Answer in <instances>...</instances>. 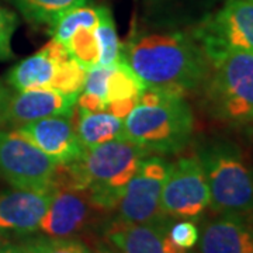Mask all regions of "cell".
<instances>
[{"label":"cell","instance_id":"1","mask_svg":"<svg viewBox=\"0 0 253 253\" xmlns=\"http://www.w3.org/2000/svg\"><path fill=\"white\" fill-rule=\"evenodd\" d=\"M120 61L146 87L184 96L203 86L210 59L194 36L177 30L135 31L121 44Z\"/></svg>","mask_w":253,"mask_h":253},{"label":"cell","instance_id":"2","mask_svg":"<svg viewBox=\"0 0 253 253\" xmlns=\"http://www.w3.org/2000/svg\"><path fill=\"white\" fill-rule=\"evenodd\" d=\"M146 156L142 148L126 138L84 148L79 161L58 165L54 189L86 190L100 208L114 211Z\"/></svg>","mask_w":253,"mask_h":253},{"label":"cell","instance_id":"3","mask_svg":"<svg viewBox=\"0 0 253 253\" xmlns=\"http://www.w3.org/2000/svg\"><path fill=\"white\" fill-rule=\"evenodd\" d=\"M126 138L148 155L181 152L194 132V116L184 96L161 90L156 103H138L124 118Z\"/></svg>","mask_w":253,"mask_h":253},{"label":"cell","instance_id":"4","mask_svg":"<svg viewBox=\"0 0 253 253\" xmlns=\"http://www.w3.org/2000/svg\"><path fill=\"white\" fill-rule=\"evenodd\" d=\"M210 189V207L217 214L253 218V168L242 149L214 139L197 151Z\"/></svg>","mask_w":253,"mask_h":253},{"label":"cell","instance_id":"5","mask_svg":"<svg viewBox=\"0 0 253 253\" xmlns=\"http://www.w3.org/2000/svg\"><path fill=\"white\" fill-rule=\"evenodd\" d=\"M203 93L207 111L214 118L236 126L252 123V52L228 51L210 59Z\"/></svg>","mask_w":253,"mask_h":253},{"label":"cell","instance_id":"6","mask_svg":"<svg viewBox=\"0 0 253 253\" xmlns=\"http://www.w3.org/2000/svg\"><path fill=\"white\" fill-rule=\"evenodd\" d=\"M58 163L17 131H0V174L13 189L51 191Z\"/></svg>","mask_w":253,"mask_h":253},{"label":"cell","instance_id":"7","mask_svg":"<svg viewBox=\"0 0 253 253\" xmlns=\"http://www.w3.org/2000/svg\"><path fill=\"white\" fill-rule=\"evenodd\" d=\"M208 59L228 51L253 54V0H225L194 30Z\"/></svg>","mask_w":253,"mask_h":253},{"label":"cell","instance_id":"8","mask_svg":"<svg viewBox=\"0 0 253 253\" xmlns=\"http://www.w3.org/2000/svg\"><path fill=\"white\" fill-rule=\"evenodd\" d=\"M172 162L165 156L148 155L118 201L117 218L135 224H165L173 221L161 207L163 183Z\"/></svg>","mask_w":253,"mask_h":253},{"label":"cell","instance_id":"9","mask_svg":"<svg viewBox=\"0 0 253 253\" xmlns=\"http://www.w3.org/2000/svg\"><path fill=\"white\" fill-rule=\"evenodd\" d=\"M161 207L172 219H197L210 207V189L197 155L172 162L163 183Z\"/></svg>","mask_w":253,"mask_h":253},{"label":"cell","instance_id":"10","mask_svg":"<svg viewBox=\"0 0 253 253\" xmlns=\"http://www.w3.org/2000/svg\"><path fill=\"white\" fill-rule=\"evenodd\" d=\"M109 211L100 208L86 190L61 187L41 221L42 235L55 238H79V235L100 228L107 221Z\"/></svg>","mask_w":253,"mask_h":253},{"label":"cell","instance_id":"11","mask_svg":"<svg viewBox=\"0 0 253 253\" xmlns=\"http://www.w3.org/2000/svg\"><path fill=\"white\" fill-rule=\"evenodd\" d=\"M16 131L58 165L76 162L84 152V146L73 128L71 117L41 118L20 126Z\"/></svg>","mask_w":253,"mask_h":253},{"label":"cell","instance_id":"12","mask_svg":"<svg viewBox=\"0 0 253 253\" xmlns=\"http://www.w3.org/2000/svg\"><path fill=\"white\" fill-rule=\"evenodd\" d=\"M78 96H68L54 89H34L10 94L0 114V123L18 128L46 117H72Z\"/></svg>","mask_w":253,"mask_h":253},{"label":"cell","instance_id":"13","mask_svg":"<svg viewBox=\"0 0 253 253\" xmlns=\"http://www.w3.org/2000/svg\"><path fill=\"white\" fill-rule=\"evenodd\" d=\"M55 190L33 191L11 189L0 193V231L17 235H33L49 207Z\"/></svg>","mask_w":253,"mask_h":253},{"label":"cell","instance_id":"14","mask_svg":"<svg viewBox=\"0 0 253 253\" xmlns=\"http://www.w3.org/2000/svg\"><path fill=\"white\" fill-rule=\"evenodd\" d=\"M199 253H253V218L218 214L199 238Z\"/></svg>","mask_w":253,"mask_h":253},{"label":"cell","instance_id":"15","mask_svg":"<svg viewBox=\"0 0 253 253\" xmlns=\"http://www.w3.org/2000/svg\"><path fill=\"white\" fill-rule=\"evenodd\" d=\"M173 221L135 224L114 217L103 224L101 232L106 244L118 253H165V236Z\"/></svg>","mask_w":253,"mask_h":253},{"label":"cell","instance_id":"16","mask_svg":"<svg viewBox=\"0 0 253 253\" xmlns=\"http://www.w3.org/2000/svg\"><path fill=\"white\" fill-rule=\"evenodd\" d=\"M59 59L54 58L48 48L44 46L41 51L23 59L10 69L7 83L16 91L49 89Z\"/></svg>","mask_w":253,"mask_h":253},{"label":"cell","instance_id":"17","mask_svg":"<svg viewBox=\"0 0 253 253\" xmlns=\"http://www.w3.org/2000/svg\"><path fill=\"white\" fill-rule=\"evenodd\" d=\"M76 132L84 148H91L113 139L126 138L124 118L117 117L107 111L90 113L79 109Z\"/></svg>","mask_w":253,"mask_h":253},{"label":"cell","instance_id":"18","mask_svg":"<svg viewBox=\"0 0 253 253\" xmlns=\"http://www.w3.org/2000/svg\"><path fill=\"white\" fill-rule=\"evenodd\" d=\"M11 6L27 23L36 27L52 28L69 10L81 7L86 0H1Z\"/></svg>","mask_w":253,"mask_h":253},{"label":"cell","instance_id":"19","mask_svg":"<svg viewBox=\"0 0 253 253\" xmlns=\"http://www.w3.org/2000/svg\"><path fill=\"white\" fill-rule=\"evenodd\" d=\"M146 90V84L141 81L132 69L123 62L118 61L110 73L106 86V103L118 100L139 97Z\"/></svg>","mask_w":253,"mask_h":253},{"label":"cell","instance_id":"20","mask_svg":"<svg viewBox=\"0 0 253 253\" xmlns=\"http://www.w3.org/2000/svg\"><path fill=\"white\" fill-rule=\"evenodd\" d=\"M94 36L99 45L100 66H113L120 61L121 44L118 41L117 28L111 11L99 6V23L94 28Z\"/></svg>","mask_w":253,"mask_h":253},{"label":"cell","instance_id":"21","mask_svg":"<svg viewBox=\"0 0 253 253\" xmlns=\"http://www.w3.org/2000/svg\"><path fill=\"white\" fill-rule=\"evenodd\" d=\"M97 23H99V6L93 7L83 4L81 7L69 10L55 23L51 28L52 40L65 45L78 28H96Z\"/></svg>","mask_w":253,"mask_h":253},{"label":"cell","instance_id":"22","mask_svg":"<svg viewBox=\"0 0 253 253\" xmlns=\"http://www.w3.org/2000/svg\"><path fill=\"white\" fill-rule=\"evenodd\" d=\"M87 76V69L83 68L72 56H66L56 65L54 79L51 82L49 89L68 94V96H81L84 87Z\"/></svg>","mask_w":253,"mask_h":253},{"label":"cell","instance_id":"23","mask_svg":"<svg viewBox=\"0 0 253 253\" xmlns=\"http://www.w3.org/2000/svg\"><path fill=\"white\" fill-rule=\"evenodd\" d=\"M65 46L73 59L87 71L99 65V45L94 36V28H78Z\"/></svg>","mask_w":253,"mask_h":253},{"label":"cell","instance_id":"24","mask_svg":"<svg viewBox=\"0 0 253 253\" xmlns=\"http://www.w3.org/2000/svg\"><path fill=\"white\" fill-rule=\"evenodd\" d=\"M21 246L27 253H91L90 248L81 238L33 236L26 239Z\"/></svg>","mask_w":253,"mask_h":253},{"label":"cell","instance_id":"25","mask_svg":"<svg viewBox=\"0 0 253 253\" xmlns=\"http://www.w3.org/2000/svg\"><path fill=\"white\" fill-rule=\"evenodd\" d=\"M17 27V14L9 7L0 4V62H6L14 58L11 41Z\"/></svg>","mask_w":253,"mask_h":253},{"label":"cell","instance_id":"26","mask_svg":"<svg viewBox=\"0 0 253 253\" xmlns=\"http://www.w3.org/2000/svg\"><path fill=\"white\" fill-rule=\"evenodd\" d=\"M168 235L174 244L190 251L199 242L200 231L191 219H176L169 226Z\"/></svg>","mask_w":253,"mask_h":253},{"label":"cell","instance_id":"27","mask_svg":"<svg viewBox=\"0 0 253 253\" xmlns=\"http://www.w3.org/2000/svg\"><path fill=\"white\" fill-rule=\"evenodd\" d=\"M113 66H100V65H97V66L89 69L83 91L99 96L100 99L106 101V86H107V79H109Z\"/></svg>","mask_w":253,"mask_h":253},{"label":"cell","instance_id":"28","mask_svg":"<svg viewBox=\"0 0 253 253\" xmlns=\"http://www.w3.org/2000/svg\"><path fill=\"white\" fill-rule=\"evenodd\" d=\"M139 101V97H132V99L126 100H118V101H111L107 104V113H111L114 116H117L120 118H126L132 109L135 107Z\"/></svg>","mask_w":253,"mask_h":253},{"label":"cell","instance_id":"29","mask_svg":"<svg viewBox=\"0 0 253 253\" xmlns=\"http://www.w3.org/2000/svg\"><path fill=\"white\" fill-rule=\"evenodd\" d=\"M0 253H27L24 251V248L21 244H10V242H4L0 246Z\"/></svg>","mask_w":253,"mask_h":253},{"label":"cell","instance_id":"30","mask_svg":"<svg viewBox=\"0 0 253 253\" xmlns=\"http://www.w3.org/2000/svg\"><path fill=\"white\" fill-rule=\"evenodd\" d=\"M10 94H11V93L7 90V87L0 82V114H1V111H3L4 106H6V103H7Z\"/></svg>","mask_w":253,"mask_h":253},{"label":"cell","instance_id":"31","mask_svg":"<svg viewBox=\"0 0 253 253\" xmlns=\"http://www.w3.org/2000/svg\"><path fill=\"white\" fill-rule=\"evenodd\" d=\"M91 253H118L117 251H114L110 245H107L106 242L104 244H99L93 251Z\"/></svg>","mask_w":253,"mask_h":253},{"label":"cell","instance_id":"32","mask_svg":"<svg viewBox=\"0 0 253 253\" xmlns=\"http://www.w3.org/2000/svg\"><path fill=\"white\" fill-rule=\"evenodd\" d=\"M4 242H7V241H6V236H4V232L0 231V246L4 244Z\"/></svg>","mask_w":253,"mask_h":253},{"label":"cell","instance_id":"33","mask_svg":"<svg viewBox=\"0 0 253 253\" xmlns=\"http://www.w3.org/2000/svg\"><path fill=\"white\" fill-rule=\"evenodd\" d=\"M187 253H199V251H191V249H190Z\"/></svg>","mask_w":253,"mask_h":253},{"label":"cell","instance_id":"34","mask_svg":"<svg viewBox=\"0 0 253 253\" xmlns=\"http://www.w3.org/2000/svg\"><path fill=\"white\" fill-rule=\"evenodd\" d=\"M159 1H161V0H159Z\"/></svg>","mask_w":253,"mask_h":253}]
</instances>
